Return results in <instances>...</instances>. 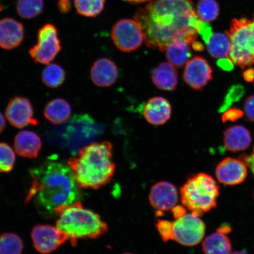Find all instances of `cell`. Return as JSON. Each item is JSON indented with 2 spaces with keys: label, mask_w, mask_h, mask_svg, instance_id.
Wrapping results in <instances>:
<instances>
[{
  "label": "cell",
  "mask_w": 254,
  "mask_h": 254,
  "mask_svg": "<svg viewBox=\"0 0 254 254\" xmlns=\"http://www.w3.org/2000/svg\"><path fill=\"white\" fill-rule=\"evenodd\" d=\"M135 20L151 49L165 52L168 44L177 40L192 46L197 42L199 18L192 0H150L136 12Z\"/></svg>",
  "instance_id": "obj_1"
},
{
  "label": "cell",
  "mask_w": 254,
  "mask_h": 254,
  "mask_svg": "<svg viewBox=\"0 0 254 254\" xmlns=\"http://www.w3.org/2000/svg\"><path fill=\"white\" fill-rule=\"evenodd\" d=\"M29 172L31 186L25 202L33 201L44 217H53L59 209L80 201V188L68 163L52 157Z\"/></svg>",
  "instance_id": "obj_2"
},
{
  "label": "cell",
  "mask_w": 254,
  "mask_h": 254,
  "mask_svg": "<svg viewBox=\"0 0 254 254\" xmlns=\"http://www.w3.org/2000/svg\"><path fill=\"white\" fill-rule=\"evenodd\" d=\"M67 163L81 189H100L110 182L116 171L113 145L109 141L85 146Z\"/></svg>",
  "instance_id": "obj_3"
},
{
  "label": "cell",
  "mask_w": 254,
  "mask_h": 254,
  "mask_svg": "<svg viewBox=\"0 0 254 254\" xmlns=\"http://www.w3.org/2000/svg\"><path fill=\"white\" fill-rule=\"evenodd\" d=\"M56 216V227L67 236L72 246L77 245L79 239H96L109 230L100 215L84 208L80 201L59 209Z\"/></svg>",
  "instance_id": "obj_4"
},
{
  "label": "cell",
  "mask_w": 254,
  "mask_h": 254,
  "mask_svg": "<svg viewBox=\"0 0 254 254\" xmlns=\"http://www.w3.org/2000/svg\"><path fill=\"white\" fill-rule=\"evenodd\" d=\"M219 195L220 186L213 177L204 173L193 175L180 190L182 205L200 217L217 206Z\"/></svg>",
  "instance_id": "obj_5"
},
{
  "label": "cell",
  "mask_w": 254,
  "mask_h": 254,
  "mask_svg": "<svg viewBox=\"0 0 254 254\" xmlns=\"http://www.w3.org/2000/svg\"><path fill=\"white\" fill-rule=\"evenodd\" d=\"M231 41L229 58L241 68L254 64V15L246 18L232 20L227 33Z\"/></svg>",
  "instance_id": "obj_6"
},
{
  "label": "cell",
  "mask_w": 254,
  "mask_h": 254,
  "mask_svg": "<svg viewBox=\"0 0 254 254\" xmlns=\"http://www.w3.org/2000/svg\"><path fill=\"white\" fill-rule=\"evenodd\" d=\"M205 224L200 216L190 212L173 221L172 240L181 245L193 247L204 239Z\"/></svg>",
  "instance_id": "obj_7"
},
{
  "label": "cell",
  "mask_w": 254,
  "mask_h": 254,
  "mask_svg": "<svg viewBox=\"0 0 254 254\" xmlns=\"http://www.w3.org/2000/svg\"><path fill=\"white\" fill-rule=\"evenodd\" d=\"M62 49L56 27L53 24H47L38 32L37 43L28 53L35 63L48 65Z\"/></svg>",
  "instance_id": "obj_8"
},
{
  "label": "cell",
  "mask_w": 254,
  "mask_h": 254,
  "mask_svg": "<svg viewBox=\"0 0 254 254\" xmlns=\"http://www.w3.org/2000/svg\"><path fill=\"white\" fill-rule=\"evenodd\" d=\"M111 38L117 49L126 53L138 49L144 41L140 25L131 19H123L117 22L111 31Z\"/></svg>",
  "instance_id": "obj_9"
},
{
  "label": "cell",
  "mask_w": 254,
  "mask_h": 254,
  "mask_svg": "<svg viewBox=\"0 0 254 254\" xmlns=\"http://www.w3.org/2000/svg\"><path fill=\"white\" fill-rule=\"evenodd\" d=\"M33 245L38 252L52 253L68 240L66 235L57 227L50 225H37L31 231Z\"/></svg>",
  "instance_id": "obj_10"
},
{
  "label": "cell",
  "mask_w": 254,
  "mask_h": 254,
  "mask_svg": "<svg viewBox=\"0 0 254 254\" xmlns=\"http://www.w3.org/2000/svg\"><path fill=\"white\" fill-rule=\"evenodd\" d=\"M212 79V69L204 57L196 56L186 64L184 82L194 90H201Z\"/></svg>",
  "instance_id": "obj_11"
},
{
  "label": "cell",
  "mask_w": 254,
  "mask_h": 254,
  "mask_svg": "<svg viewBox=\"0 0 254 254\" xmlns=\"http://www.w3.org/2000/svg\"><path fill=\"white\" fill-rule=\"evenodd\" d=\"M6 119L15 128L21 129L30 125L37 126L30 101L23 97H15L9 101L5 110Z\"/></svg>",
  "instance_id": "obj_12"
},
{
  "label": "cell",
  "mask_w": 254,
  "mask_h": 254,
  "mask_svg": "<svg viewBox=\"0 0 254 254\" xmlns=\"http://www.w3.org/2000/svg\"><path fill=\"white\" fill-rule=\"evenodd\" d=\"M151 205L157 212L171 210L179 199L176 187L170 182H160L151 187L148 196Z\"/></svg>",
  "instance_id": "obj_13"
},
{
  "label": "cell",
  "mask_w": 254,
  "mask_h": 254,
  "mask_svg": "<svg viewBox=\"0 0 254 254\" xmlns=\"http://www.w3.org/2000/svg\"><path fill=\"white\" fill-rule=\"evenodd\" d=\"M248 175L247 166L241 160L228 157L217 165L215 176L224 185L233 186L243 183Z\"/></svg>",
  "instance_id": "obj_14"
},
{
  "label": "cell",
  "mask_w": 254,
  "mask_h": 254,
  "mask_svg": "<svg viewBox=\"0 0 254 254\" xmlns=\"http://www.w3.org/2000/svg\"><path fill=\"white\" fill-rule=\"evenodd\" d=\"M90 77L93 83L100 87H109L116 83L119 77V69L113 60L101 58L91 66Z\"/></svg>",
  "instance_id": "obj_15"
},
{
  "label": "cell",
  "mask_w": 254,
  "mask_h": 254,
  "mask_svg": "<svg viewBox=\"0 0 254 254\" xmlns=\"http://www.w3.org/2000/svg\"><path fill=\"white\" fill-rule=\"evenodd\" d=\"M172 108L166 98L154 97L150 98L145 104L142 114L145 119L151 125H164L171 118Z\"/></svg>",
  "instance_id": "obj_16"
},
{
  "label": "cell",
  "mask_w": 254,
  "mask_h": 254,
  "mask_svg": "<svg viewBox=\"0 0 254 254\" xmlns=\"http://www.w3.org/2000/svg\"><path fill=\"white\" fill-rule=\"evenodd\" d=\"M23 25L11 18L0 20V47L12 50L20 45L24 39Z\"/></svg>",
  "instance_id": "obj_17"
},
{
  "label": "cell",
  "mask_w": 254,
  "mask_h": 254,
  "mask_svg": "<svg viewBox=\"0 0 254 254\" xmlns=\"http://www.w3.org/2000/svg\"><path fill=\"white\" fill-rule=\"evenodd\" d=\"M14 146L16 153L20 156L34 158L39 154L42 142L36 132L25 130L15 135Z\"/></svg>",
  "instance_id": "obj_18"
},
{
  "label": "cell",
  "mask_w": 254,
  "mask_h": 254,
  "mask_svg": "<svg viewBox=\"0 0 254 254\" xmlns=\"http://www.w3.org/2000/svg\"><path fill=\"white\" fill-rule=\"evenodd\" d=\"M151 79L155 87L161 90L173 91L178 85V73L170 63H161L152 69Z\"/></svg>",
  "instance_id": "obj_19"
},
{
  "label": "cell",
  "mask_w": 254,
  "mask_h": 254,
  "mask_svg": "<svg viewBox=\"0 0 254 254\" xmlns=\"http://www.w3.org/2000/svg\"><path fill=\"white\" fill-rule=\"evenodd\" d=\"M252 141L250 131L243 126L230 127L224 132V144L227 150L231 152L246 150L250 147Z\"/></svg>",
  "instance_id": "obj_20"
},
{
  "label": "cell",
  "mask_w": 254,
  "mask_h": 254,
  "mask_svg": "<svg viewBox=\"0 0 254 254\" xmlns=\"http://www.w3.org/2000/svg\"><path fill=\"white\" fill-rule=\"evenodd\" d=\"M70 104L64 98H55L48 102L44 110V116L54 125H62L70 118Z\"/></svg>",
  "instance_id": "obj_21"
},
{
  "label": "cell",
  "mask_w": 254,
  "mask_h": 254,
  "mask_svg": "<svg viewBox=\"0 0 254 254\" xmlns=\"http://www.w3.org/2000/svg\"><path fill=\"white\" fill-rule=\"evenodd\" d=\"M190 44L183 40H177L168 44L165 52L168 61L177 67L186 65L191 57Z\"/></svg>",
  "instance_id": "obj_22"
},
{
  "label": "cell",
  "mask_w": 254,
  "mask_h": 254,
  "mask_svg": "<svg viewBox=\"0 0 254 254\" xmlns=\"http://www.w3.org/2000/svg\"><path fill=\"white\" fill-rule=\"evenodd\" d=\"M202 247L204 254H230L232 250L230 238L217 231L205 238Z\"/></svg>",
  "instance_id": "obj_23"
},
{
  "label": "cell",
  "mask_w": 254,
  "mask_h": 254,
  "mask_svg": "<svg viewBox=\"0 0 254 254\" xmlns=\"http://www.w3.org/2000/svg\"><path fill=\"white\" fill-rule=\"evenodd\" d=\"M206 46L209 55L214 58L228 57L231 47L230 37L227 33H214Z\"/></svg>",
  "instance_id": "obj_24"
},
{
  "label": "cell",
  "mask_w": 254,
  "mask_h": 254,
  "mask_svg": "<svg viewBox=\"0 0 254 254\" xmlns=\"http://www.w3.org/2000/svg\"><path fill=\"white\" fill-rule=\"evenodd\" d=\"M42 81L48 87L57 88L62 86L65 80L64 69L57 64H49L42 72Z\"/></svg>",
  "instance_id": "obj_25"
},
{
  "label": "cell",
  "mask_w": 254,
  "mask_h": 254,
  "mask_svg": "<svg viewBox=\"0 0 254 254\" xmlns=\"http://www.w3.org/2000/svg\"><path fill=\"white\" fill-rule=\"evenodd\" d=\"M24 249L23 241L14 233L0 235V254H22Z\"/></svg>",
  "instance_id": "obj_26"
},
{
  "label": "cell",
  "mask_w": 254,
  "mask_h": 254,
  "mask_svg": "<svg viewBox=\"0 0 254 254\" xmlns=\"http://www.w3.org/2000/svg\"><path fill=\"white\" fill-rule=\"evenodd\" d=\"M16 8L21 17L34 18L43 12L44 0H18Z\"/></svg>",
  "instance_id": "obj_27"
},
{
  "label": "cell",
  "mask_w": 254,
  "mask_h": 254,
  "mask_svg": "<svg viewBox=\"0 0 254 254\" xmlns=\"http://www.w3.org/2000/svg\"><path fill=\"white\" fill-rule=\"evenodd\" d=\"M106 0H75L74 4L78 14L87 17H94L104 9Z\"/></svg>",
  "instance_id": "obj_28"
},
{
  "label": "cell",
  "mask_w": 254,
  "mask_h": 254,
  "mask_svg": "<svg viewBox=\"0 0 254 254\" xmlns=\"http://www.w3.org/2000/svg\"><path fill=\"white\" fill-rule=\"evenodd\" d=\"M219 6L215 0H199L197 4L198 17L203 21H213L219 15Z\"/></svg>",
  "instance_id": "obj_29"
},
{
  "label": "cell",
  "mask_w": 254,
  "mask_h": 254,
  "mask_svg": "<svg viewBox=\"0 0 254 254\" xmlns=\"http://www.w3.org/2000/svg\"><path fill=\"white\" fill-rule=\"evenodd\" d=\"M15 154L7 144L0 142V173H8L13 168Z\"/></svg>",
  "instance_id": "obj_30"
},
{
  "label": "cell",
  "mask_w": 254,
  "mask_h": 254,
  "mask_svg": "<svg viewBox=\"0 0 254 254\" xmlns=\"http://www.w3.org/2000/svg\"><path fill=\"white\" fill-rule=\"evenodd\" d=\"M244 93H245V88L243 85L240 84L233 85L225 97L223 104L220 108V112H224L229 109L233 103L237 102L243 97Z\"/></svg>",
  "instance_id": "obj_31"
},
{
  "label": "cell",
  "mask_w": 254,
  "mask_h": 254,
  "mask_svg": "<svg viewBox=\"0 0 254 254\" xmlns=\"http://www.w3.org/2000/svg\"><path fill=\"white\" fill-rule=\"evenodd\" d=\"M173 222L164 220H159L156 224L157 230L164 242L172 240Z\"/></svg>",
  "instance_id": "obj_32"
},
{
  "label": "cell",
  "mask_w": 254,
  "mask_h": 254,
  "mask_svg": "<svg viewBox=\"0 0 254 254\" xmlns=\"http://www.w3.org/2000/svg\"><path fill=\"white\" fill-rule=\"evenodd\" d=\"M197 31L198 33L201 35L203 40L204 41L206 44L209 42V40H210L211 37L214 34L212 33L211 25L206 23V22L200 20V19L198 23Z\"/></svg>",
  "instance_id": "obj_33"
},
{
  "label": "cell",
  "mask_w": 254,
  "mask_h": 254,
  "mask_svg": "<svg viewBox=\"0 0 254 254\" xmlns=\"http://www.w3.org/2000/svg\"><path fill=\"white\" fill-rule=\"evenodd\" d=\"M244 113L242 111L238 109H229L225 111V112L222 114V121L223 123L228 122H235L242 117Z\"/></svg>",
  "instance_id": "obj_34"
},
{
  "label": "cell",
  "mask_w": 254,
  "mask_h": 254,
  "mask_svg": "<svg viewBox=\"0 0 254 254\" xmlns=\"http://www.w3.org/2000/svg\"><path fill=\"white\" fill-rule=\"evenodd\" d=\"M245 113L251 122H254V95L248 97L244 104Z\"/></svg>",
  "instance_id": "obj_35"
},
{
  "label": "cell",
  "mask_w": 254,
  "mask_h": 254,
  "mask_svg": "<svg viewBox=\"0 0 254 254\" xmlns=\"http://www.w3.org/2000/svg\"><path fill=\"white\" fill-rule=\"evenodd\" d=\"M240 160L243 161L246 166L250 168L254 177V147L252 154H243L240 157Z\"/></svg>",
  "instance_id": "obj_36"
},
{
  "label": "cell",
  "mask_w": 254,
  "mask_h": 254,
  "mask_svg": "<svg viewBox=\"0 0 254 254\" xmlns=\"http://www.w3.org/2000/svg\"><path fill=\"white\" fill-rule=\"evenodd\" d=\"M217 64L225 71H231L234 68V64L228 57H225L219 60Z\"/></svg>",
  "instance_id": "obj_37"
},
{
  "label": "cell",
  "mask_w": 254,
  "mask_h": 254,
  "mask_svg": "<svg viewBox=\"0 0 254 254\" xmlns=\"http://www.w3.org/2000/svg\"><path fill=\"white\" fill-rule=\"evenodd\" d=\"M57 6L59 10L63 14L68 13L71 9V2L69 0H58Z\"/></svg>",
  "instance_id": "obj_38"
},
{
  "label": "cell",
  "mask_w": 254,
  "mask_h": 254,
  "mask_svg": "<svg viewBox=\"0 0 254 254\" xmlns=\"http://www.w3.org/2000/svg\"><path fill=\"white\" fill-rule=\"evenodd\" d=\"M175 219L182 217L187 214V208L183 205H177L171 210Z\"/></svg>",
  "instance_id": "obj_39"
},
{
  "label": "cell",
  "mask_w": 254,
  "mask_h": 254,
  "mask_svg": "<svg viewBox=\"0 0 254 254\" xmlns=\"http://www.w3.org/2000/svg\"><path fill=\"white\" fill-rule=\"evenodd\" d=\"M243 77L247 82H252L254 81V69L250 68L243 72Z\"/></svg>",
  "instance_id": "obj_40"
},
{
  "label": "cell",
  "mask_w": 254,
  "mask_h": 254,
  "mask_svg": "<svg viewBox=\"0 0 254 254\" xmlns=\"http://www.w3.org/2000/svg\"><path fill=\"white\" fill-rule=\"evenodd\" d=\"M231 230V228L229 225H223V226L218 228L217 231L227 235V234L230 233Z\"/></svg>",
  "instance_id": "obj_41"
},
{
  "label": "cell",
  "mask_w": 254,
  "mask_h": 254,
  "mask_svg": "<svg viewBox=\"0 0 254 254\" xmlns=\"http://www.w3.org/2000/svg\"><path fill=\"white\" fill-rule=\"evenodd\" d=\"M5 120L4 116H2V114L0 113V134L4 131L5 128Z\"/></svg>",
  "instance_id": "obj_42"
},
{
  "label": "cell",
  "mask_w": 254,
  "mask_h": 254,
  "mask_svg": "<svg viewBox=\"0 0 254 254\" xmlns=\"http://www.w3.org/2000/svg\"><path fill=\"white\" fill-rule=\"evenodd\" d=\"M125 1L131 3H141L148 1V0H125Z\"/></svg>",
  "instance_id": "obj_43"
},
{
  "label": "cell",
  "mask_w": 254,
  "mask_h": 254,
  "mask_svg": "<svg viewBox=\"0 0 254 254\" xmlns=\"http://www.w3.org/2000/svg\"><path fill=\"white\" fill-rule=\"evenodd\" d=\"M230 254H247L245 252H238V251H237V252H234L233 253H231Z\"/></svg>",
  "instance_id": "obj_44"
},
{
  "label": "cell",
  "mask_w": 254,
  "mask_h": 254,
  "mask_svg": "<svg viewBox=\"0 0 254 254\" xmlns=\"http://www.w3.org/2000/svg\"></svg>",
  "instance_id": "obj_45"
}]
</instances>
